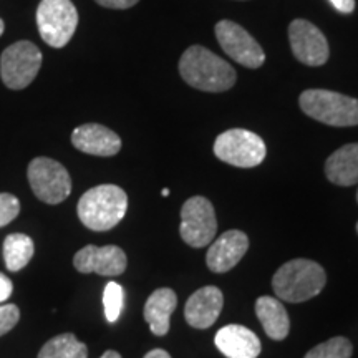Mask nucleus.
Listing matches in <instances>:
<instances>
[{"label": "nucleus", "mask_w": 358, "mask_h": 358, "mask_svg": "<svg viewBox=\"0 0 358 358\" xmlns=\"http://www.w3.org/2000/svg\"><path fill=\"white\" fill-rule=\"evenodd\" d=\"M95 2L106 8H129L136 6L140 0H95Z\"/></svg>", "instance_id": "obj_26"}, {"label": "nucleus", "mask_w": 358, "mask_h": 358, "mask_svg": "<svg viewBox=\"0 0 358 358\" xmlns=\"http://www.w3.org/2000/svg\"><path fill=\"white\" fill-rule=\"evenodd\" d=\"M256 313L264 332L272 340H284L290 332V319L280 301L262 295L256 301Z\"/></svg>", "instance_id": "obj_19"}, {"label": "nucleus", "mask_w": 358, "mask_h": 358, "mask_svg": "<svg viewBox=\"0 0 358 358\" xmlns=\"http://www.w3.org/2000/svg\"><path fill=\"white\" fill-rule=\"evenodd\" d=\"M217 350L227 358H257L261 355V340L252 330L243 325H226L214 337Z\"/></svg>", "instance_id": "obj_16"}, {"label": "nucleus", "mask_w": 358, "mask_h": 358, "mask_svg": "<svg viewBox=\"0 0 358 358\" xmlns=\"http://www.w3.org/2000/svg\"><path fill=\"white\" fill-rule=\"evenodd\" d=\"M357 201H358V191H357Z\"/></svg>", "instance_id": "obj_33"}, {"label": "nucleus", "mask_w": 358, "mask_h": 358, "mask_svg": "<svg viewBox=\"0 0 358 358\" xmlns=\"http://www.w3.org/2000/svg\"><path fill=\"white\" fill-rule=\"evenodd\" d=\"M217 231L214 206L203 196H192L181 208L179 234L187 245L194 249L206 248L213 243Z\"/></svg>", "instance_id": "obj_8"}, {"label": "nucleus", "mask_w": 358, "mask_h": 358, "mask_svg": "<svg viewBox=\"0 0 358 358\" xmlns=\"http://www.w3.org/2000/svg\"><path fill=\"white\" fill-rule=\"evenodd\" d=\"M289 42L294 57L303 65L322 66L330 57L325 35L308 20L295 19L289 25Z\"/></svg>", "instance_id": "obj_11"}, {"label": "nucleus", "mask_w": 358, "mask_h": 358, "mask_svg": "<svg viewBox=\"0 0 358 358\" xmlns=\"http://www.w3.org/2000/svg\"><path fill=\"white\" fill-rule=\"evenodd\" d=\"M128 209V196L120 186L101 185L92 187L80 198L77 213L88 229L103 232L122 222Z\"/></svg>", "instance_id": "obj_3"}, {"label": "nucleus", "mask_w": 358, "mask_h": 358, "mask_svg": "<svg viewBox=\"0 0 358 358\" xmlns=\"http://www.w3.org/2000/svg\"><path fill=\"white\" fill-rule=\"evenodd\" d=\"M303 113L329 127H357L358 100L330 90H306L299 98Z\"/></svg>", "instance_id": "obj_4"}, {"label": "nucleus", "mask_w": 358, "mask_h": 358, "mask_svg": "<svg viewBox=\"0 0 358 358\" xmlns=\"http://www.w3.org/2000/svg\"><path fill=\"white\" fill-rule=\"evenodd\" d=\"M249 249V237L245 232L231 229L219 236L206 254V264L216 274H224L243 261Z\"/></svg>", "instance_id": "obj_13"}, {"label": "nucleus", "mask_w": 358, "mask_h": 358, "mask_svg": "<svg viewBox=\"0 0 358 358\" xmlns=\"http://www.w3.org/2000/svg\"><path fill=\"white\" fill-rule=\"evenodd\" d=\"M266 143L248 129H227L214 141V155L236 168H256L266 159Z\"/></svg>", "instance_id": "obj_5"}, {"label": "nucleus", "mask_w": 358, "mask_h": 358, "mask_svg": "<svg viewBox=\"0 0 358 358\" xmlns=\"http://www.w3.org/2000/svg\"><path fill=\"white\" fill-rule=\"evenodd\" d=\"M40 37L53 48L70 42L78 25V12L71 0H42L37 8Z\"/></svg>", "instance_id": "obj_6"}, {"label": "nucleus", "mask_w": 358, "mask_h": 358, "mask_svg": "<svg viewBox=\"0 0 358 358\" xmlns=\"http://www.w3.org/2000/svg\"><path fill=\"white\" fill-rule=\"evenodd\" d=\"M325 176L335 186L358 185V143H348L329 156Z\"/></svg>", "instance_id": "obj_17"}, {"label": "nucleus", "mask_w": 358, "mask_h": 358, "mask_svg": "<svg viewBox=\"0 0 358 358\" xmlns=\"http://www.w3.org/2000/svg\"><path fill=\"white\" fill-rule=\"evenodd\" d=\"M20 203L19 199L8 192H0V227H6L13 219L19 216Z\"/></svg>", "instance_id": "obj_24"}, {"label": "nucleus", "mask_w": 358, "mask_h": 358, "mask_svg": "<svg viewBox=\"0 0 358 358\" xmlns=\"http://www.w3.org/2000/svg\"><path fill=\"white\" fill-rule=\"evenodd\" d=\"M124 301V290L116 282H108L103 292V306H105V315L110 324H115L120 319L123 310Z\"/></svg>", "instance_id": "obj_23"}, {"label": "nucleus", "mask_w": 358, "mask_h": 358, "mask_svg": "<svg viewBox=\"0 0 358 358\" xmlns=\"http://www.w3.org/2000/svg\"><path fill=\"white\" fill-rule=\"evenodd\" d=\"M353 345L345 337H334L313 347L303 358H352Z\"/></svg>", "instance_id": "obj_22"}, {"label": "nucleus", "mask_w": 358, "mask_h": 358, "mask_svg": "<svg viewBox=\"0 0 358 358\" xmlns=\"http://www.w3.org/2000/svg\"><path fill=\"white\" fill-rule=\"evenodd\" d=\"M357 232H358V222H357Z\"/></svg>", "instance_id": "obj_34"}, {"label": "nucleus", "mask_w": 358, "mask_h": 358, "mask_svg": "<svg viewBox=\"0 0 358 358\" xmlns=\"http://www.w3.org/2000/svg\"><path fill=\"white\" fill-rule=\"evenodd\" d=\"M88 348L73 334H62L48 340L38 358H87Z\"/></svg>", "instance_id": "obj_21"}, {"label": "nucleus", "mask_w": 358, "mask_h": 358, "mask_svg": "<svg viewBox=\"0 0 358 358\" xmlns=\"http://www.w3.org/2000/svg\"><path fill=\"white\" fill-rule=\"evenodd\" d=\"M100 358H122V355H120V353L115 352V350H108V352L103 353Z\"/></svg>", "instance_id": "obj_30"}, {"label": "nucleus", "mask_w": 358, "mask_h": 358, "mask_svg": "<svg viewBox=\"0 0 358 358\" xmlns=\"http://www.w3.org/2000/svg\"><path fill=\"white\" fill-rule=\"evenodd\" d=\"M224 306V295L221 290L214 285H206V287L196 290L194 294L187 299L185 307L186 322L192 329L206 330L214 325L217 317L221 315Z\"/></svg>", "instance_id": "obj_14"}, {"label": "nucleus", "mask_w": 358, "mask_h": 358, "mask_svg": "<svg viewBox=\"0 0 358 358\" xmlns=\"http://www.w3.org/2000/svg\"><path fill=\"white\" fill-rule=\"evenodd\" d=\"M178 307V297L173 289L155 290L145 306V320L156 337H164L169 332V319Z\"/></svg>", "instance_id": "obj_18"}, {"label": "nucleus", "mask_w": 358, "mask_h": 358, "mask_svg": "<svg viewBox=\"0 0 358 358\" xmlns=\"http://www.w3.org/2000/svg\"><path fill=\"white\" fill-rule=\"evenodd\" d=\"M179 73L189 87L209 93L227 92L237 80L236 70L226 60L201 45H192L182 53Z\"/></svg>", "instance_id": "obj_1"}, {"label": "nucleus", "mask_w": 358, "mask_h": 358, "mask_svg": "<svg viewBox=\"0 0 358 358\" xmlns=\"http://www.w3.org/2000/svg\"><path fill=\"white\" fill-rule=\"evenodd\" d=\"M12 292H13L12 280L8 279L6 274H2V272H0V303L8 301V297H10Z\"/></svg>", "instance_id": "obj_27"}, {"label": "nucleus", "mask_w": 358, "mask_h": 358, "mask_svg": "<svg viewBox=\"0 0 358 358\" xmlns=\"http://www.w3.org/2000/svg\"><path fill=\"white\" fill-rule=\"evenodd\" d=\"M330 3L342 13H352L355 10V0H330Z\"/></svg>", "instance_id": "obj_28"}, {"label": "nucleus", "mask_w": 358, "mask_h": 358, "mask_svg": "<svg viewBox=\"0 0 358 358\" xmlns=\"http://www.w3.org/2000/svg\"><path fill=\"white\" fill-rule=\"evenodd\" d=\"M3 29H6V25H3V20L0 19V35L3 34Z\"/></svg>", "instance_id": "obj_31"}, {"label": "nucleus", "mask_w": 358, "mask_h": 358, "mask_svg": "<svg viewBox=\"0 0 358 358\" xmlns=\"http://www.w3.org/2000/svg\"><path fill=\"white\" fill-rule=\"evenodd\" d=\"M42 66V53L32 42H17L7 47L0 57V77L10 90L27 88Z\"/></svg>", "instance_id": "obj_7"}, {"label": "nucleus", "mask_w": 358, "mask_h": 358, "mask_svg": "<svg viewBox=\"0 0 358 358\" xmlns=\"http://www.w3.org/2000/svg\"><path fill=\"white\" fill-rule=\"evenodd\" d=\"M73 266L82 274H92L95 272L103 277L122 275L127 271L128 259L123 249L118 245H85L73 257Z\"/></svg>", "instance_id": "obj_12"}, {"label": "nucleus", "mask_w": 358, "mask_h": 358, "mask_svg": "<svg viewBox=\"0 0 358 358\" xmlns=\"http://www.w3.org/2000/svg\"><path fill=\"white\" fill-rule=\"evenodd\" d=\"M35 252L34 241L29 236L20 234H10L3 241V261H6V267L10 272L22 271L27 264L32 261Z\"/></svg>", "instance_id": "obj_20"}, {"label": "nucleus", "mask_w": 358, "mask_h": 358, "mask_svg": "<svg viewBox=\"0 0 358 358\" xmlns=\"http://www.w3.org/2000/svg\"><path fill=\"white\" fill-rule=\"evenodd\" d=\"M20 319L19 307L13 303H7V306H0V337L10 332L17 322Z\"/></svg>", "instance_id": "obj_25"}, {"label": "nucleus", "mask_w": 358, "mask_h": 358, "mask_svg": "<svg viewBox=\"0 0 358 358\" xmlns=\"http://www.w3.org/2000/svg\"><path fill=\"white\" fill-rule=\"evenodd\" d=\"M214 32L222 50L239 65L248 69H261L264 65L266 53L243 25L232 20H221L214 27Z\"/></svg>", "instance_id": "obj_10"}, {"label": "nucleus", "mask_w": 358, "mask_h": 358, "mask_svg": "<svg viewBox=\"0 0 358 358\" xmlns=\"http://www.w3.org/2000/svg\"><path fill=\"white\" fill-rule=\"evenodd\" d=\"M327 284L320 264L308 259H294L279 267L272 277V289L282 302L301 303L317 297Z\"/></svg>", "instance_id": "obj_2"}, {"label": "nucleus", "mask_w": 358, "mask_h": 358, "mask_svg": "<svg viewBox=\"0 0 358 358\" xmlns=\"http://www.w3.org/2000/svg\"><path fill=\"white\" fill-rule=\"evenodd\" d=\"M71 143L82 153L101 156V158L115 156L122 150V140L118 134L96 123L82 124V127L75 128V131L71 133Z\"/></svg>", "instance_id": "obj_15"}, {"label": "nucleus", "mask_w": 358, "mask_h": 358, "mask_svg": "<svg viewBox=\"0 0 358 358\" xmlns=\"http://www.w3.org/2000/svg\"><path fill=\"white\" fill-rule=\"evenodd\" d=\"M145 358H171V355L166 350H161V348H155V350L148 352Z\"/></svg>", "instance_id": "obj_29"}, {"label": "nucleus", "mask_w": 358, "mask_h": 358, "mask_svg": "<svg viewBox=\"0 0 358 358\" xmlns=\"http://www.w3.org/2000/svg\"><path fill=\"white\" fill-rule=\"evenodd\" d=\"M169 194V189H163V196H168Z\"/></svg>", "instance_id": "obj_32"}, {"label": "nucleus", "mask_w": 358, "mask_h": 358, "mask_svg": "<svg viewBox=\"0 0 358 358\" xmlns=\"http://www.w3.org/2000/svg\"><path fill=\"white\" fill-rule=\"evenodd\" d=\"M34 194L47 204H60L71 192V179L64 164L50 158H35L29 164Z\"/></svg>", "instance_id": "obj_9"}]
</instances>
